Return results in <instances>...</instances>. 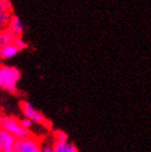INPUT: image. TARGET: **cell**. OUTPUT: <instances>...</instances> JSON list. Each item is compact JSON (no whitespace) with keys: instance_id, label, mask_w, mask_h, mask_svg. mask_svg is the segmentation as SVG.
<instances>
[{"instance_id":"obj_16","label":"cell","mask_w":151,"mask_h":152,"mask_svg":"<svg viewBox=\"0 0 151 152\" xmlns=\"http://www.w3.org/2000/svg\"><path fill=\"white\" fill-rule=\"evenodd\" d=\"M1 45L2 44H1V32H0V48H1Z\"/></svg>"},{"instance_id":"obj_9","label":"cell","mask_w":151,"mask_h":152,"mask_svg":"<svg viewBox=\"0 0 151 152\" xmlns=\"http://www.w3.org/2000/svg\"><path fill=\"white\" fill-rule=\"evenodd\" d=\"M15 39H16L15 36L13 35V32L10 29H4L1 32V44H2V45L13 43Z\"/></svg>"},{"instance_id":"obj_6","label":"cell","mask_w":151,"mask_h":152,"mask_svg":"<svg viewBox=\"0 0 151 152\" xmlns=\"http://www.w3.org/2000/svg\"><path fill=\"white\" fill-rule=\"evenodd\" d=\"M18 52H20V50H18V48L14 44V42L7 44V45H1V48H0V58H3V59L12 58Z\"/></svg>"},{"instance_id":"obj_10","label":"cell","mask_w":151,"mask_h":152,"mask_svg":"<svg viewBox=\"0 0 151 152\" xmlns=\"http://www.w3.org/2000/svg\"><path fill=\"white\" fill-rule=\"evenodd\" d=\"M13 15H11L9 11H3L2 13H0V27L4 26L7 24L11 22V18Z\"/></svg>"},{"instance_id":"obj_11","label":"cell","mask_w":151,"mask_h":152,"mask_svg":"<svg viewBox=\"0 0 151 152\" xmlns=\"http://www.w3.org/2000/svg\"><path fill=\"white\" fill-rule=\"evenodd\" d=\"M54 137H55V141H67L68 140V135L63 131H55L54 132Z\"/></svg>"},{"instance_id":"obj_4","label":"cell","mask_w":151,"mask_h":152,"mask_svg":"<svg viewBox=\"0 0 151 152\" xmlns=\"http://www.w3.org/2000/svg\"><path fill=\"white\" fill-rule=\"evenodd\" d=\"M21 108H22V112H23V114L25 115L26 119H29L30 121L38 123V124H43V125L47 123V120H45L43 114L41 113L40 111H38L30 102H22Z\"/></svg>"},{"instance_id":"obj_13","label":"cell","mask_w":151,"mask_h":152,"mask_svg":"<svg viewBox=\"0 0 151 152\" xmlns=\"http://www.w3.org/2000/svg\"><path fill=\"white\" fill-rule=\"evenodd\" d=\"M21 124H22V126H23L24 129L29 131L32 126V121H30L29 119H26V118H25V119H23V120L21 121Z\"/></svg>"},{"instance_id":"obj_5","label":"cell","mask_w":151,"mask_h":152,"mask_svg":"<svg viewBox=\"0 0 151 152\" xmlns=\"http://www.w3.org/2000/svg\"><path fill=\"white\" fill-rule=\"evenodd\" d=\"M18 139L4 129H0V145L1 152H15V145Z\"/></svg>"},{"instance_id":"obj_7","label":"cell","mask_w":151,"mask_h":152,"mask_svg":"<svg viewBox=\"0 0 151 152\" xmlns=\"http://www.w3.org/2000/svg\"><path fill=\"white\" fill-rule=\"evenodd\" d=\"M9 29L13 32L15 38H21V35L23 34V30H24V25H23V22L21 20V18L18 16H16V15L12 16Z\"/></svg>"},{"instance_id":"obj_1","label":"cell","mask_w":151,"mask_h":152,"mask_svg":"<svg viewBox=\"0 0 151 152\" xmlns=\"http://www.w3.org/2000/svg\"><path fill=\"white\" fill-rule=\"evenodd\" d=\"M21 72L15 67L0 66V88L8 92H15Z\"/></svg>"},{"instance_id":"obj_12","label":"cell","mask_w":151,"mask_h":152,"mask_svg":"<svg viewBox=\"0 0 151 152\" xmlns=\"http://www.w3.org/2000/svg\"><path fill=\"white\" fill-rule=\"evenodd\" d=\"M14 44L18 48V50H20V51L24 50V49H26V48H27V43L22 38H16V39H15Z\"/></svg>"},{"instance_id":"obj_15","label":"cell","mask_w":151,"mask_h":152,"mask_svg":"<svg viewBox=\"0 0 151 152\" xmlns=\"http://www.w3.org/2000/svg\"><path fill=\"white\" fill-rule=\"evenodd\" d=\"M42 152H54V148L51 145H44L42 146Z\"/></svg>"},{"instance_id":"obj_3","label":"cell","mask_w":151,"mask_h":152,"mask_svg":"<svg viewBox=\"0 0 151 152\" xmlns=\"http://www.w3.org/2000/svg\"><path fill=\"white\" fill-rule=\"evenodd\" d=\"M15 152H42V147L34 137L18 139L15 145Z\"/></svg>"},{"instance_id":"obj_8","label":"cell","mask_w":151,"mask_h":152,"mask_svg":"<svg viewBox=\"0 0 151 152\" xmlns=\"http://www.w3.org/2000/svg\"><path fill=\"white\" fill-rule=\"evenodd\" d=\"M54 152H79L77 147L69 141H55L53 145Z\"/></svg>"},{"instance_id":"obj_14","label":"cell","mask_w":151,"mask_h":152,"mask_svg":"<svg viewBox=\"0 0 151 152\" xmlns=\"http://www.w3.org/2000/svg\"><path fill=\"white\" fill-rule=\"evenodd\" d=\"M9 4V0H0V13L7 11V6Z\"/></svg>"},{"instance_id":"obj_17","label":"cell","mask_w":151,"mask_h":152,"mask_svg":"<svg viewBox=\"0 0 151 152\" xmlns=\"http://www.w3.org/2000/svg\"><path fill=\"white\" fill-rule=\"evenodd\" d=\"M0 152H1V145H0Z\"/></svg>"},{"instance_id":"obj_2","label":"cell","mask_w":151,"mask_h":152,"mask_svg":"<svg viewBox=\"0 0 151 152\" xmlns=\"http://www.w3.org/2000/svg\"><path fill=\"white\" fill-rule=\"evenodd\" d=\"M0 129H4L11 135H13L16 139H25L30 137L29 131L25 129L21 124V121L14 118L1 115L0 117Z\"/></svg>"}]
</instances>
